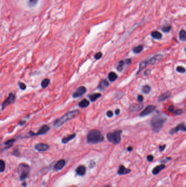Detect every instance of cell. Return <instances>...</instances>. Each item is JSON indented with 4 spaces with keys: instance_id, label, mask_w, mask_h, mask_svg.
<instances>
[{
    "instance_id": "49",
    "label": "cell",
    "mask_w": 186,
    "mask_h": 187,
    "mask_svg": "<svg viewBox=\"0 0 186 187\" xmlns=\"http://www.w3.org/2000/svg\"><path fill=\"white\" fill-rule=\"evenodd\" d=\"M185 51H186V48H185Z\"/></svg>"
},
{
    "instance_id": "13",
    "label": "cell",
    "mask_w": 186,
    "mask_h": 187,
    "mask_svg": "<svg viewBox=\"0 0 186 187\" xmlns=\"http://www.w3.org/2000/svg\"><path fill=\"white\" fill-rule=\"evenodd\" d=\"M76 173H77V175L79 176H82L85 175L86 172V168L85 167V166L84 165H80L76 169Z\"/></svg>"
},
{
    "instance_id": "41",
    "label": "cell",
    "mask_w": 186,
    "mask_h": 187,
    "mask_svg": "<svg viewBox=\"0 0 186 187\" xmlns=\"http://www.w3.org/2000/svg\"><path fill=\"white\" fill-rule=\"evenodd\" d=\"M175 110V107L174 106H170L168 108V111L170 112H174Z\"/></svg>"
},
{
    "instance_id": "20",
    "label": "cell",
    "mask_w": 186,
    "mask_h": 187,
    "mask_svg": "<svg viewBox=\"0 0 186 187\" xmlns=\"http://www.w3.org/2000/svg\"><path fill=\"white\" fill-rule=\"evenodd\" d=\"M89 105V101L86 99H83L79 103V106L81 108H86Z\"/></svg>"
},
{
    "instance_id": "1",
    "label": "cell",
    "mask_w": 186,
    "mask_h": 187,
    "mask_svg": "<svg viewBox=\"0 0 186 187\" xmlns=\"http://www.w3.org/2000/svg\"><path fill=\"white\" fill-rule=\"evenodd\" d=\"M79 113V110L76 109L74 111H69L65 114L62 117L59 119H57L54 122V127L55 128H59L61 127L64 123H67V121L73 119L77 117Z\"/></svg>"
},
{
    "instance_id": "26",
    "label": "cell",
    "mask_w": 186,
    "mask_h": 187,
    "mask_svg": "<svg viewBox=\"0 0 186 187\" xmlns=\"http://www.w3.org/2000/svg\"><path fill=\"white\" fill-rule=\"evenodd\" d=\"M38 0H28L27 4L30 7H33L37 4Z\"/></svg>"
},
{
    "instance_id": "39",
    "label": "cell",
    "mask_w": 186,
    "mask_h": 187,
    "mask_svg": "<svg viewBox=\"0 0 186 187\" xmlns=\"http://www.w3.org/2000/svg\"><path fill=\"white\" fill-rule=\"evenodd\" d=\"M147 160L151 162V161H152L153 160V156L152 155H148L147 157Z\"/></svg>"
},
{
    "instance_id": "48",
    "label": "cell",
    "mask_w": 186,
    "mask_h": 187,
    "mask_svg": "<svg viewBox=\"0 0 186 187\" xmlns=\"http://www.w3.org/2000/svg\"><path fill=\"white\" fill-rule=\"evenodd\" d=\"M127 149L128 151H130V152H131V151H132V149H133V148H132V147H129Z\"/></svg>"
},
{
    "instance_id": "46",
    "label": "cell",
    "mask_w": 186,
    "mask_h": 187,
    "mask_svg": "<svg viewBox=\"0 0 186 187\" xmlns=\"http://www.w3.org/2000/svg\"><path fill=\"white\" fill-rule=\"evenodd\" d=\"M26 123V121H23V120H21L20 121V122L19 123V125H24V124L25 123Z\"/></svg>"
},
{
    "instance_id": "27",
    "label": "cell",
    "mask_w": 186,
    "mask_h": 187,
    "mask_svg": "<svg viewBox=\"0 0 186 187\" xmlns=\"http://www.w3.org/2000/svg\"><path fill=\"white\" fill-rule=\"evenodd\" d=\"M15 141V139H9V140L7 141L6 142L4 143V145L8 146V147L6 148V149H7V148H8L12 147L13 143Z\"/></svg>"
},
{
    "instance_id": "2",
    "label": "cell",
    "mask_w": 186,
    "mask_h": 187,
    "mask_svg": "<svg viewBox=\"0 0 186 187\" xmlns=\"http://www.w3.org/2000/svg\"><path fill=\"white\" fill-rule=\"evenodd\" d=\"M104 140V136L99 130H92L87 136V141L89 143L97 144Z\"/></svg>"
},
{
    "instance_id": "44",
    "label": "cell",
    "mask_w": 186,
    "mask_h": 187,
    "mask_svg": "<svg viewBox=\"0 0 186 187\" xmlns=\"http://www.w3.org/2000/svg\"><path fill=\"white\" fill-rule=\"evenodd\" d=\"M165 146H166L165 145H163V146H159V150H160V152H162V151H163V150H164L165 148Z\"/></svg>"
},
{
    "instance_id": "43",
    "label": "cell",
    "mask_w": 186,
    "mask_h": 187,
    "mask_svg": "<svg viewBox=\"0 0 186 187\" xmlns=\"http://www.w3.org/2000/svg\"><path fill=\"white\" fill-rule=\"evenodd\" d=\"M143 96L142 95H139L138 97V101L139 102H142L143 101Z\"/></svg>"
},
{
    "instance_id": "30",
    "label": "cell",
    "mask_w": 186,
    "mask_h": 187,
    "mask_svg": "<svg viewBox=\"0 0 186 187\" xmlns=\"http://www.w3.org/2000/svg\"><path fill=\"white\" fill-rule=\"evenodd\" d=\"M150 90H151V88H150V87L149 85H145V86L143 87L142 90L144 93L148 94L149 93V92L150 91Z\"/></svg>"
},
{
    "instance_id": "5",
    "label": "cell",
    "mask_w": 186,
    "mask_h": 187,
    "mask_svg": "<svg viewBox=\"0 0 186 187\" xmlns=\"http://www.w3.org/2000/svg\"><path fill=\"white\" fill-rule=\"evenodd\" d=\"M18 170L20 175V179L24 180L26 179L28 176L29 171H30V166L26 164L22 163L19 165Z\"/></svg>"
},
{
    "instance_id": "38",
    "label": "cell",
    "mask_w": 186,
    "mask_h": 187,
    "mask_svg": "<svg viewBox=\"0 0 186 187\" xmlns=\"http://www.w3.org/2000/svg\"><path fill=\"white\" fill-rule=\"evenodd\" d=\"M174 114H176V115H180V114L183 113V111L181 109H178L176 110L175 111H174Z\"/></svg>"
},
{
    "instance_id": "45",
    "label": "cell",
    "mask_w": 186,
    "mask_h": 187,
    "mask_svg": "<svg viewBox=\"0 0 186 187\" xmlns=\"http://www.w3.org/2000/svg\"><path fill=\"white\" fill-rule=\"evenodd\" d=\"M131 61H132V60L131 59H128L125 60V62H126L127 64H130V63L131 62Z\"/></svg>"
},
{
    "instance_id": "6",
    "label": "cell",
    "mask_w": 186,
    "mask_h": 187,
    "mask_svg": "<svg viewBox=\"0 0 186 187\" xmlns=\"http://www.w3.org/2000/svg\"><path fill=\"white\" fill-rule=\"evenodd\" d=\"M15 100V95L13 93H10L8 98L2 104V110H3L8 105L12 104Z\"/></svg>"
},
{
    "instance_id": "3",
    "label": "cell",
    "mask_w": 186,
    "mask_h": 187,
    "mask_svg": "<svg viewBox=\"0 0 186 187\" xmlns=\"http://www.w3.org/2000/svg\"><path fill=\"white\" fill-rule=\"evenodd\" d=\"M167 120V118L160 115H157L152 119L151 125L153 131L155 132H158L162 129L163 124Z\"/></svg>"
},
{
    "instance_id": "11",
    "label": "cell",
    "mask_w": 186,
    "mask_h": 187,
    "mask_svg": "<svg viewBox=\"0 0 186 187\" xmlns=\"http://www.w3.org/2000/svg\"><path fill=\"white\" fill-rule=\"evenodd\" d=\"M65 164H66V161L64 159H61L56 163L53 168L56 171L60 170L64 167Z\"/></svg>"
},
{
    "instance_id": "29",
    "label": "cell",
    "mask_w": 186,
    "mask_h": 187,
    "mask_svg": "<svg viewBox=\"0 0 186 187\" xmlns=\"http://www.w3.org/2000/svg\"><path fill=\"white\" fill-rule=\"evenodd\" d=\"M0 165H1L0 170H1V172H3V171L5 170L6 164H5V163H4V161L2 159H1V160H0Z\"/></svg>"
},
{
    "instance_id": "18",
    "label": "cell",
    "mask_w": 186,
    "mask_h": 187,
    "mask_svg": "<svg viewBox=\"0 0 186 187\" xmlns=\"http://www.w3.org/2000/svg\"><path fill=\"white\" fill-rule=\"evenodd\" d=\"M109 83L106 80H103L100 82L98 88L100 90H103L109 86Z\"/></svg>"
},
{
    "instance_id": "37",
    "label": "cell",
    "mask_w": 186,
    "mask_h": 187,
    "mask_svg": "<svg viewBox=\"0 0 186 187\" xmlns=\"http://www.w3.org/2000/svg\"><path fill=\"white\" fill-rule=\"evenodd\" d=\"M19 87H20V88L21 89L25 90L26 89V85L24 84V83H22V82H19Z\"/></svg>"
},
{
    "instance_id": "22",
    "label": "cell",
    "mask_w": 186,
    "mask_h": 187,
    "mask_svg": "<svg viewBox=\"0 0 186 187\" xmlns=\"http://www.w3.org/2000/svg\"><path fill=\"white\" fill-rule=\"evenodd\" d=\"M108 78L109 80H110L111 82H114V81H115L116 79L117 78V76L115 72H111L109 73V74Z\"/></svg>"
},
{
    "instance_id": "7",
    "label": "cell",
    "mask_w": 186,
    "mask_h": 187,
    "mask_svg": "<svg viewBox=\"0 0 186 187\" xmlns=\"http://www.w3.org/2000/svg\"><path fill=\"white\" fill-rule=\"evenodd\" d=\"M49 129H50V127L47 125H43L42 127L40 128L38 131L36 133H34L32 131L30 132V134L32 136H37V135H41L45 134L46 132H48Z\"/></svg>"
},
{
    "instance_id": "32",
    "label": "cell",
    "mask_w": 186,
    "mask_h": 187,
    "mask_svg": "<svg viewBox=\"0 0 186 187\" xmlns=\"http://www.w3.org/2000/svg\"><path fill=\"white\" fill-rule=\"evenodd\" d=\"M124 61H121L119 62V64H118V65L117 66V70L118 71H122V70L123 69V67H124Z\"/></svg>"
},
{
    "instance_id": "10",
    "label": "cell",
    "mask_w": 186,
    "mask_h": 187,
    "mask_svg": "<svg viewBox=\"0 0 186 187\" xmlns=\"http://www.w3.org/2000/svg\"><path fill=\"white\" fill-rule=\"evenodd\" d=\"M35 149L39 151V152H44V151H46L49 149V146L48 145H46V144L43 143H39L37 144V145L35 146Z\"/></svg>"
},
{
    "instance_id": "25",
    "label": "cell",
    "mask_w": 186,
    "mask_h": 187,
    "mask_svg": "<svg viewBox=\"0 0 186 187\" xmlns=\"http://www.w3.org/2000/svg\"><path fill=\"white\" fill-rule=\"evenodd\" d=\"M50 83V79L48 78H46L42 81L41 83L42 87L43 88H46L48 86V85Z\"/></svg>"
},
{
    "instance_id": "31",
    "label": "cell",
    "mask_w": 186,
    "mask_h": 187,
    "mask_svg": "<svg viewBox=\"0 0 186 187\" xmlns=\"http://www.w3.org/2000/svg\"><path fill=\"white\" fill-rule=\"evenodd\" d=\"M147 64L148 62L146 61H144V62H141V64H140V66H139V70L138 72H140V71H142L143 69H145V67H146Z\"/></svg>"
},
{
    "instance_id": "42",
    "label": "cell",
    "mask_w": 186,
    "mask_h": 187,
    "mask_svg": "<svg viewBox=\"0 0 186 187\" xmlns=\"http://www.w3.org/2000/svg\"><path fill=\"white\" fill-rule=\"evenodd\" d=\"M13 154L14 155H15V156L18 157V156H19V155L20 153H19V150H15L14 151V152H13Z\"/></svg>"
},
{
    "instance_id": "21",
    "label": "cell",
    "mask_w": 186,
    "mask_h": 187,
    "mask_svg": "<svg viewBox=\"0 0 186 187\" xmlns=\"http://www.w3.org/2000/svg\"><path fill=\"white\" fill-rule=\"evenodd\" d=\"M151 35L152 37L157 39H159L162 37V35L161 34L160 32H159L158 31H153V32L151 33Z\"/></svg>"
},
{
    "instance_id": "36",
    "label": "cell",
    "mask_w": 186,
    "mask_h": 187,
    "mask_svg": "<svg viewBox=\"0 0 186 187\" xmlns=\"http://www.w3.org/2000/svg\"><path fill=\"white\" fill-rule=\"evenodd\" d=\"M102 56V53L101 52H99V53H97L95 55V58L96 59L98 60V59H99L101 58Z\"/></svg>"
},
{
    "instance_id": "24",
    "label": "cell",
    "mask_w": 186,
    "mask_h": 187,
    "mask_svg": "<svg viewBox=\"0 0 186 187\" xmlns=\"http://www.w3.org/2000/svg\"><path fill=\"white\" fill-rule=\"evenodd\" d=\"M142 49H143V46H142V45H140V46L134 47V48L133 49V51L135 54H138V53H140L141 51L142 50Z\"/></svg>"
},
{
    "instance_id": "33",
    "label": "cell",
    "mask_w": 186,
    "mask_h": 187,
    "mask_svg": "<svg viewBox=\"0 0 186 187\" xmlns=\"http://www.w3.org/2000/svg\"><path fill=\"white\" fill-rule=\"evenodd\" d=\"M171 27L170 26H164L163 28H162V30L164 32H168L171 30Z\"/></svg>"
},
{
    "instance_id": "40",
    "label": "cell",
    "mask_w": 186,
    "mask_h": 187,
    "mask_svg": "<svg viewBox=\"0 0 186 187\" xmlns=\"http://www.w3.org/2000/svg\"><path fill=\"white\" fill-rule=\"evenodd\" d=\"M106 115L107 117H110V118H111V117H112L113 116V112H112L111 111H108L106 113Z\"/></svg>"
},
{
    "instance_id": "28",
    "label": "cell",
    "mask_w": 186,
    "mask_h": 187,
    "mask_svg": "<svg viewBox=\"0 0 186 187\" xmlns=\"http://www.w3.org/2000/svg\"><path fill=\"white\" fill-rule=\"evenodd\" d=\"M160 56H162L161 55H157L156 56H154V57L152 58L151 60H150L148 62H149V64H154L157 60L159 59Z\"/></svg>"
},
{
    "instance_id": "34",
    "label": "cell",
    "mask_w": 186,
    "mask_h": 187,
    "mask_svg": "<svg viewBox=\"0 0 186 187\" xmlns=\"http://www.w3.org/2000/svg\"><path fill=\"white\" fill-rule=\"evenodd\" d=\"M142 105H134L133 106H132L131 107V109L132 110V111H134V109H135V108H136V111H138V110H139L141 109L142 108Z\"/></svg>"
},
{
    "instance_id": "4",
    "label": "cell",
    "mask_w": 186,
    "mask_h": 187,
    "mask_svg": "<svg viewBox=\"0 0 186 187\" xmlns=\"http://www.w3.org/2000/svg\"><path fill=\"white\" fill-rule=\"evenodd\" d=\"M121 131H116L114 132H109L106 135L107 140L115 145L118 144L121 141Z\"/></svg>"
},
{
    "instance_id": "12",
    "label": "cell",
    "mask_w": 186,
    "mask_h": 187,
    "mask_svg": "<svg viewBox=\"0 0 186 187\" xmlns=\"http://www.w3.org/2000/svg\"><path fill=\"white\" fill-rule=\"evenodd\" d=\"M180 130H181L183 132L186 131V127L183 124H180L178 126H177L176 128H175L174 129H172L170 131V133L171 134H175L176 132H178Z\"/></svg>"
},
{
    "instance_id": "16",
    "label": "cell",
    "mask_w": 186,
    "mask_h": 187,
    "mask_svg": "<svg viewBox=\"0 0 186 187\" xmlns=\"http://www.w3.org/2000/svg\"><path fill=\"white\" fill-rule=\"evenodd\" d=\"M75 136H76V134H71L70 135H68V136H67L64 137L62 139V142L63 143H64V144L67 143L68 142H69L71 140H72L74 138Z\"/></svg>"
},
{
    "instance_id": "19",
    "label": "cell",
    "mask_w": 186,
    "mask_h": 187,
    "mask_svg": "<svg viewBox=\"0 0 186 187\" xmlns=\"http://www.w3.org/2000/svg\"><path fill=\"white\" fill-rule=\"evenodd\" d=\"M102 96V95L100 93H94L93 94H91L89 96V98L90 99V100L92 101V102H94L96 100L100 98V96Z\"/></svg>"
},
{
    "instance_id": "47",
    "label": "cell",
    "mask_w": 186,
    "mask_h": 187,
    "mask_svg": "<svg viewBox=\"0 0 186 187\" xmlns=\"http://www.w3.org/2000/svg\"><path fill=\"white\" fill-rule=\"evenodd\" d=\"M120 109H116V111H115V114H116V115H118V114H120Z\"/></svg>"
},
{
    "instance_id": "15",
    "label": "cell",
    "mask_w": 186,
    "mask_h": 187,
    "mask_svg": "<svg viewBox=\"0 0 186 187\" xmlns=\"http://www.w3.org/2000/svg\"><path fill=\"white\" fill-rule=\"evenodd\" d=\"M165 166L164 164H162V165H157L155 167H154L152 170V173L154 175H158L159 173L163 169L165 168Z\"/></svg>"
},
{
    "instance_id": "14",
    "label": "cell",
    "mask_w": 186,
    "mask_h": 187,
    "mask_svg": "<svg viewBox=\"0 0 186 187\" xmlns=\"http://www.w3.org/2000/svg\"><path fill=\"white\" fill-rule=\"evenodd\" d=\"M130 172H131L130 169L125 168L124 165H121L120 166L119 168H118L117 173L120 175H123L129 173Z\"/></svg>"
},
{
    "instance_id": "35",
    "label": "cell",
    "mask_w": 186,
    "mask_h": 187,
    "mask_svg": "<svg viewBox=\"0 0 186 187\" xmlns=\"http://www.w3.org/2000/svg\"><path fill=\"white\" fill-rule=\"evenodd\" d=\"M176 71L180 73H185L186 72V69L182 66H178L176 69Z\"/></svg>"
},
{
    "instance_id": "9",
    "label": "cell",
    "mask_w": 186,
    "mask_h": 187,
    "mask_svg": "<svg viewBox=\"0 0 186 187\" xmlns=\"http://www.w3.org/2000/svg\"><path fill=\"white\" fill-rule=\"evenodd\" d=\"M156 108V107L153 105H150L146 107L145 108L144 111H142V112L140 114V116H145L153 112Z\"/></svg>"
},
{
    "instance_id": "50",
    "label": "cell",
    "mask_w": 186,
    "mask_h": 187,
    "mask_svg": "<svg viewBox=\"0 0 186 187\" xmlns=\"http://www.w3.org/2000/svg\"></svg>"
},
{
    "instance_id": "23",
    "label": "cell",
    "mask_w": 186,
    "mask_h": 187,
    "mask_svg": "<svg viewBox=\"0 0 186 187\" xmlns=\"http://www.w3.org/2000/svg\"><path fill=\"white\" fill-rule=\"evenodd\" d=\"M179 38L182 41H186V32L184 30H181L179 34Z\"/></svg>"
},
{
    "instance_id": "17",
    "label": "cell",
    "mask_w": 186,
    "mask_h": 187,
    "mask_svg": "<svg viewBox=\"0 0 186 187\" xmlns=\"http://www.w3.org/2000/svg\"><path fill=\"white\" fill-rule=\"evenodd\" d=\"M170 95H171V93H170V92H166V93L162 94L160 96H159L158 101L159 102H161V101L165 100L166 99L169 98Z\"/></svg>"
},
{
    "instance_id": "8",
    "label": "cell",
    "mask_w": 186,
    "mask_h": 187,
    "mask_svg": "<svg viewBox=\"0 0 186 187\" xmlns=\"http://www.w3.org/2000/svg\"><path fill=\"white\" fill-rule=\"evenodd\" d=\"M86 92V88L84 86L78 88L77 90L73 94V98H77L78 97H81Z\"/></svg>"
}]
</instances>
